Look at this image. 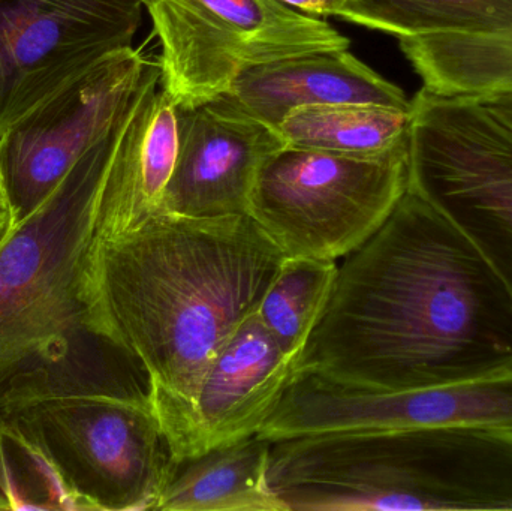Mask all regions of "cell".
Instances as JSON below:
<instances>
[{
    "label": "cell",
    "instance_id": "7",
    "mask_svg": "<svg viewBox=\"0 0 512 511\" xmlns=\"http://www.w3.org/2000/svg\"><path fill=\"white\" fill-rule=\"evenodd\" d=\"M144 8L161 42L162 86L179 108L209 104L255 66L351 45L279 0H144Z\"/></svg>",
    "mask_w": 512,
    "mask_h": 511
},
{
    "label": "cell",
    "instance_id": "11",
    "mask_svg": "<svg viewBox=\"0 0 512 511\" xmlns=\"http://www.w3.org/2000/svg\"><path fill=\"white\" fill-rule=\"evenodd\" d=\"M292 371L294 360L256 312L246 318L207 369L192 401L164 428L176 464L258 435Z\"/></svg>",
    "mask_w": 512,
    "mask_h": 511
},
{
    "label": "cell",
    "instance_id": "24",
    "mask_svg": "<svg viewBox=\"0 0 512 511\" xmlns=\"http://www.w3.org/2000/svg\"><path fill=\"white\" fill-rule=\"evenodd\" d=\"M0 212H9L8 192H6L5 180L0 170Z\"/></svg>",
    "mask_w": 512,
    "mask_h": 511
},
{
    "label": "cell",
    "instance_id": "6",
    "mask_svg": "<svg viewBox=\"0 0 512 511\" xmlns=\"http://www.w3.org/2000/svg\"><path fill=\"white\" fill-rule=\"evenodd\" d=\"M409 189L478 249L512 299V126L478 99H412Z\"/></svg>",
    "mask_w": 512,
    "mask_h": 511
},
{
    "label": "cell",
    "instance_id": "21",
    "mask_svg": "<svg viewBox=\"0 0 512 511\" xmlns=\"http://www.w3.org/2000/svg\"><path fill=\"white\" fill-rule=\"evenodd\" d=\"M279 2L313 17H336L343 20L349 0H279Z\"/></svg>",
    "mask_w": 512,
    "mask_h": 511
},
{
    "label": "cell",
    "instance_id": "3",
    "mask_svg": "<svg viewBox=\"0 0 512 511\" xmlns=\"http://www.w3.org/2000/svg\"><path fill=\"white\" fill-rule=\"evenodd\" d=\"M0 416L41 441L83 511L155 510L177 468L147 384L99 360H68L32 378Z\"/></svg>",
    "mask_w": 512,
    "mask_h": 511
},
{
    "label": "cell",
    "instance_id": "14",
    "mask_svg": "<svg viewBox=\"0 0 512 511\" xmlns=\"http://www.w3.org/2000/svg\"><path fill=\"white\" fill-rule=\"evenodd\" d=\"M212 102L274 129L292 111L316 105L412 107V99L400 87L385 80L348 48L312 51L255 66Z\"/></svg>",
    "mask_w": 512,
    "mask_h": 511
},
{
    "label": "cell",
    "instance_id": "5",
    "mask_svg": "<svg viewBox=\"0 0 512 511\" xmlns=\"http://www.w3.org/2000/svg\"><path fill=\"white\" fill-rule=\"evenodd\" d=\"M409 189V143L378 158L282 147L259 168L249 216L289 258L340 261Z\"/></svg>",
    "mask_w": 512,
    "mask_h": 511
},
{
    "label": "cell",
    "instance_id": "16",
    "mask_svg": "<svg viewBox=\"0 0 512 511\" xmlns=\"http://www.w3.org/2000/svg\"><path fill=\"white\" fill-rule=\"evenodd\" d=\"M424 89L447 98L512 95V33H442L399 38Z\"/></svg>",
    "mask_w": 512,
    "mask_h": 511
},
{
    "label": "cell",
    "instance_id": "22",
    "mask_svg": "<svg viewBox=\"0 0 512 511\" xmlns=\"http://www.w3.org/2000/svg\"><path fill=\"white\" fill-rule=\"evenodd\" d=\"M489 107L493 113L498 114L508 125L512 126V95L490 96V98L478 99Z\"/></svg>",
    "mask_w": 512,
    "mask_h": 511
},
{
    "label": "cell",
    "instance_id": "10",
    "mask_svg": "<svg viewBox=\"0 0 512 511\" xmlns=\"http://www.w3.org/2000/svg\"><path fill=\"white\" fill-rule=\"evenodd\" d=\"M411 428L512 431V371L399 392L348 386L312 372H292L259 437L279 441L328 432Z\"/></svg>",
    "mask_w": 512,
    "mask_h": 511
},
{
    "label": "cell",
    "instance_id": "18",
    "mask_svg": "<svg viewBox=\"0 0 512 511\" xmlns=\"http://www.w3.org/2000/svg\"><path fill=\"white\" fill-rule=\"evenodd\" d=\"M343 20L397 38L512 33V0H349Z\"/></svg>",
    "mask_w": 512,
    "mask_h": 511
},
{
    "label": "cell",
    "instance_id": "13",
    "mask_svg": "<svg viewBox=\"0 0 512 511\" xmlns=\"http://www.w3.org/2000/svg\"><path fill=\"white\" fill-rule=\"evenodd\" d=\"M179 132V107L162 86L159 60H149L105 174L93 240L125 236L161 213Z\"/></svg>",
    "mask_w": 512,
    "mask_h": 511
},
{
    "label": "cell",
    "instance_id": "19",
    "mask_svg": "<svg viewBox=\"0 0 512 511\" xmlns=\"http://www.w3.org/2000/svg\"><path fill=\"white\" fill-rule=\"evenodd\" d=\"M337 269L339 261L286 257L256 309L265 329L294 363L327 306Z\"/></svg>",
    "mask_w": 512,
    "mask_h": 511
},
{
    "label": "cell",
    "instance_id": "4",
    "mask_svg": "<svg viewBox=\"0 0 512 511\" xmlns=\"http://www.w3.org/2000/svg\"><path fill=\"white\" fill-rule=\"evenodd\" d=\"M129 105L0 243V404L27 381L101 341L86 327L81 272Z\"/></svg>",
    "mask_w": 512,
    "mask_h": 511
},
{
    "label": "cell",
    "instance_id": "23",
    "mask_svg": "<svg viewBox=\"0 0 512 511\" xmlns=\"http://www.w3.org/2000/svg\"><path fill=\"white\" fill-rule=\"evenodd\" d=\"M12 222L11 213L9 212H0V243L5 240V237L8 236L9 231H11Z\"/></svg>",
    "mask_w": 512,
    "mask_h": 511
},
{
    "label": "cell",
    "instance_id": "20",
    "mask_svg": "<svg viewBox=\"0 0 512 511\" xmlns=\"http://www.w3.org/2000/svg\"><path fill=\"white\" fill-rule=\"evenodd\" d=\"M0 510L83 511L41 441L8 416H0Z\"/></svg>",
    "mask_w": 512,
    "mask_h": 511
},
{
    "label": "cell",
    "instance_id": "17",
    "mask_svg": "<svg viewBox=\"0 0 512 511\" xmlns=\"http://www.w3.org/2000/svg\"><path fill=\"white\" fill-rule=\"evenodd\" d=\"M411 110L372 104L298 108L277 126L286 147L378 158L409 143Z\"/></svg>",
    "mask_w": 512,
    "mask_h": 511
},
{
    "label": "cell",
    "instance_id": "8",
    "mask_svg": "<svg viewBox=\"0 0 512 511\" xmlns=\"http://www.w3.org/2000/svg\"><path fill=\"white\" fill-rule=\"evenodd\" d=\"M144 0H0V137L110 54L132 48Z\"/></svg>",
    "mask_w": 512,
    "mask_h": 511
},
{
    "label": "cell",
    "instance_id": "15",
    "mask_svg": "<svg viewBox=\"0 0 512 511\" xmlns=\"http://www.w3.org/2000/svg\"><path fill=\"white\" fill-rule=\"evenodd\" d=\"M270 450L254 435L183 461L155 510L285 511L268 483Z\"/></svg>",
    "mask_w": 512,
    "mask_h": 511
},
{
    "label": "cell",
    "instance_id": "12",
    "mask_svg": "<svg viewBox=\"0 0 512 511\" xmlns=\"http://www.w3.org/2000/svg\"><path fill=\"white\" fill-rule=\"evenodd\" d=\"M179 152L162 213L186 218L249 215L265 159L285 147L276 129L215 102L179 108Z\"/></svg>",
    "mask_w": 512,
    "mask_h": 511
},
{
    "label": "cell",
    "instance_id": "9",
    "mask_svg": "<svg viewBox=\"0 0 512 511\" xmlns=\"http://www.w3.org/2000/svg\"><path fill=\"white\" fill-rule=\"evenodd\" d=\"M149 60L117 51L63 84L0 137L12 222L26 219L131 104Z\"/></svg>",
    "mask_w": 512,
    "mask_h": 511
},
{
    "label": "cell",
    "instance_id": "1",
    "mask_svg": "<svg viewBox=\"0 0 512 511\" xmlns=\"http://www.w3.org/2000/svg\"><path fill=\"white\" fill-rule=\"evenodd\" d=\"M510 371V293L468 237L408 189L339 261L292 372L399 392Z\"/></svg>",
    "mask_w": 512,
    "mask_h": 511
},
{
    "label": "cell",
    "instance_id": "2",
    "mask_svg": "<svg viewBox=\"0 0 512 511\" xmlns=\"http://www.w3.org/2000/svg\"><path fill=\"white\" fill-rule=\"evenodd\" d=\"M285 258L249 215L161 212L125 236L92 240L80 284L86 327L143 366L162 429L255 314Z\"/></svg>",
    "mask_w": 512,
    "mask_h": 511
}]
</instances>
